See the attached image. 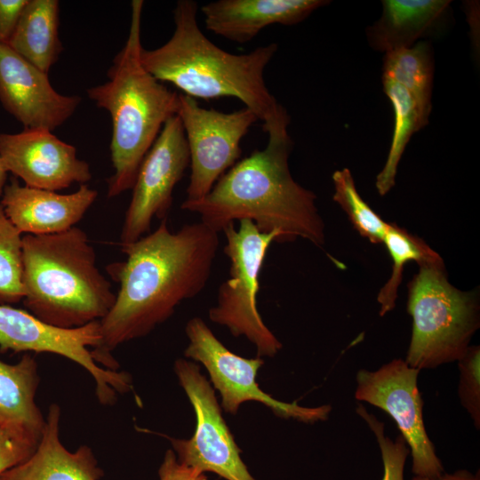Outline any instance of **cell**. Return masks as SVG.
<instances>
[{"instance_id":"21","label":"cell","mask_w":480,"mask_h":480,"mask_svg":"<svg viewBox=\"0 0 480 480\" xmlns=\"http://www.w3.org/2000/svg\"><path fill=\"white\" fill-rule=\"evenodd\" d=\"M38 385L34 356L26 354L14 364L0 360V422L41 436L45 419L35 401Z\"/></svg>"},{"instance_id":"6","label":"cell","mask_w":480,"mask_h":480,"mask_svg":"<svg viewBox=\"0 0 480 480\" xmlns=\"http://www.w3.org/2000/svg\"><path fill=\"white\" fill-rule=\"evenodd\" d=\"M408 284L412 336L405 362L418 370L458 362L480 326L478 298L448 280L444 260L418 265Z\"/></svg>"},{"instance_id":"4","label":"cell","mask_w":480,"mask_h":480,"mask_svg":"<svg viewBox=\"0 0 480 480\" xmlns=\"http://www.w3.org/2000/svg\"><path fill=\"white\" fill-rule=\"evenodd\" d=\"M144 2L131 3L127 40L113 60L108 81L87 89L88 97L111 117L110 156L114 174L108 180V196L132 188L146 154L164 123L177 115L179 94L155 78L142 65L141 15Z\"/></svg>"},{"instance_id":"33","label":"cell","mask_w":480,"mask_h":480,"mask_svg":"<svg viewBox=\"0 0 480 480\" xmlns=\"http://www.w3.org/2000/svg\"><path fill=\"white\" fill-rule=\"evenodd\" d=\"M8 172L0 158V196L3 194L4 188L5 187V182L7 180Z\"/></svg>"},{"instance_id":"27","label":"cell","mask_w":480,"mask_h":480,"mask_svg":"<svg viewBox=\"0 0 480 480\" xmlns=\"http://www.w3.org/2000/svg\"><path fill=\"white\" fill-rule=\"evenodd\" d=\"M356 412L367 423L376 437L383 463L381 480H404V465L410 454L405 440L401 435L395 440L387 436L384 424L373 414L368 412L362 404H357Z\"/></svg>"},{"instance_id":"11","label":"cell","mask_w":480,"mask_h":480,"mask_svg":"<svg viewBox=\"0 0 480 480\" xmlns=\"http://www.w3.org/2000/svg\"><path fill=\"white\" fill-rule=\"evenodd\" d=\"M177 116L190 158L186 200H198L236 163L242 153V139L259 119L246 107L224 113L202 108L196 99L185 94H179Z\"/></svg>"},{"instance_id":"1","label":"cell","mask_w":480,"mask_h":480,"mask_svg":"<svg viewBox=\"0 0 480 480\" xmlns=\"http://www.w3.org/2000/svg\"><path fill=\"white\" fill-rule=\"evenodd\" d=\"M219 245V233L201 221L172 232L167 219L153 232L122 245L126 260L108 268L119 290L100 321V344L91 350L97 364L118 370L111 356L116 347L148 335L183 300L198 295L210 279Z\"/></svg>"},{"instance_id":"5","label":"cell","mask_w":480,"mask_h":480,"mask_svg":"<svg viewBox=\"0 0 480 480\" xmlns=\"http://www.w3.org/2000/svg\"><path fill=\"white\" fill-rule=\"evenodd\" d=\"M23 303L38 319L61 328L100 321L116 300L96 252L79 228L22 236Z\"/></svg>"},{"instance_id":"23","label":"cell","mask_w":480,"mask_h":480,"mask_svg":"<svg viewBox=\"0 0 480 480\" xmlns=\"http://www.w3.org/2000/svg\"><path fill=\"white\" fill-rule=\"evenodd\" d=\"M382 85L393 108L394 127L386 162L376 176L375 187L380 196L387 195L395 186L397 168L411 137L424 128L411 92L390 79L382 78Z\"/></svg>"},{"instance_id":"17","label":"cell","mask_w":480,"mask_h":480,"mask_svg":"<svg viewBox=\"0 0 480 480\" xmlns=\"http://www.w3.org/2000/svg\"><path fill=\"white\" fill-rule=\"evenodd\" d=\"M325 0H218L201 7L206 28L236 43H247L273 24L296 25Z\"/></svg>"},{"instance_id":"7","label":"cell","mask_w":480,"mask_h":480,"mask_svg":"<svg viewBox=\"0 0 480 480\" xmlns=\"http://www.w3.org/2000/svg\"><path fill=\"white\" fill-rule=\"evenodd\" d=\"M234 223L222 232L223 248L229 260V277L218 289L216 304L209 319L228 329L235 337L244 336L254 345L257 356H275L282 343L263 322L258 308L259 276L270 244L281 241L279 232L262 233L249 220Z\"/></svg>"},{"instance_id":"12","label":"cell","mask_w":480,"mask_h":480,"mask_svg":"<svg viewBox=\"0 0 480 480\" xmlns=\"http://www.w3.org/2000/svg\"><path fill=\"white\" fill-rule=\"evenodd\" d=\"M419 372L400 358L376 371L361 369L356 376L355 398L381 409L396 421L410 449L414 476L437 478L444 469L425 428Z\"/></svg>"},{"instance_id":"28","label":"cell","mask_w":480,"mask_h":480,"mask_svg":"<svg viewBox=\"0 0 480 480\" xmlns=\"http://www.w3.org/2000/svg\"><path fill=\"white\" fill-rule=\"evenodd\" d=\"M460 381L458 395L461 405L480 428V347L469 346L466 354L458 361Z\"/></svg>"},{"instance_id":"29","label":"cell","mask_w":480,"mask_h":480,"mask_svg":"<svg viewBox=\"0 0 480 480\" xmlns=\"http://www.w3.org/2000/svg\"><path fill=\"white\" fill-rule=\"evenodd\" d=\"M39 438L23 427L0 422V475L28 459Z\"/></svg>"},{"instance_id":"16","label":"cell","mask_w":480,"mask_h":480,"mask_svg":"<svg viewBox=\"0 0 480 480\" xmlns=\"http://www.w3.org/2000/svg\"><path fill=\"white\" fill-rule=\"evenodd\" d=\"M0 204L20 234L53 235L78 223L98 196L86 184L71 194L34 188L13 180L5 185Z\"/></svg>"},{"instance_id":"2","label":"cell","mask_w":480,"mask_h":480,"mask_svg":"<svg viewBox=\"0 0 480 480\" xmlns=\"http://www.w3.org/2000/svg\"><path fill=\"white\" fill-rule=\"evenodd\" d=\"M173 20L174 31L165 44L141 50L144 68L158 81L171 83L194 99L236 98L263 122L268 140L288 136L290 116L264 79L277 44L259 46L244 54L222 50L201 30L193 0H179Z\"/></svg>"},{"instance_id":"30","label":"cell","mask_w":480,"mask_h":480,"mask_svg":"<svg viewBox=\"0 0 480 480\" xmlns=\"http://www.w3.org/2000/svg\"><path fill=\"white\" fill-rule=\"evenodd\" d=\"M201 474L179 462L172 449L166 451L158 469L159 480H197Z\"/></svg>"},{"instance_id":"24","label":"cell","mask_w":480,"mask_h":480,"mask_svg":"<svg viewBox=\"0 0 480 480\" xmlns=\"http://www.w3.org/2000/svg\"><path fill=\"white\" fill-rule=\"evenodd\" d=\"M382 244L389 253L393 267L389 278L377 295V300L380 306V316L392 311L396 306L404 268L407 262L415 261L419 265L443 260L422 239L396 224L389 223Z\"/></svg>"},{"instance_id":"15","label":"cell","mask_w":480,"mask_h":480,"mask_svg":"<svg viewBox=\"0 0 480 480\" xmlns=\"http://www.w3.org/2000/svg\"><path fill=\"white\" fill-rule=\"evenodd\" d=\"M0 102L25 129L52 132L75 113L81 98L56 92L47 73L0 44Z\"/></svg>"},{"instance_id":"25","label":"cell","mask_w":480,"mask_h":480,"mask_svg":"<svg viewBox=\"0 0 480 480\" xmlns=\"http://www.w3.org/2000/svg\"><path fill=\"white\" fill-rule=\"evenodd\" d=\"M332 199L345 212L356 231L372 244H382L389 223L384 221L362 198L348 168L336 170L332 176Z\"/></svg>"},{"instance_id":"14","label":"cell","mask_w":480,"mask_h":480,"mask_svg":"<svg viewBox=\"0 0 480 480\" xmlns=\"http://www.w3.org/2000/svg\"><path fill=\"white\" fill-rule=\"evenodd\" d=\"M0 158L8 172L34 188L57 191L92 179L90 165L77 157L76 148L46 130L0 133Z\"/></svg>"},{"instance_id":"26","label":"cell","mask_w":480,"mask_h":480,"mask_svg":"<svg viewBox=\"0 0 480 480\" xmlns=\"http://www.w3.org/2000/svg\"><path fill=\"white\" fill-rule=\"evenodd\" d=\"M22 273V236L0 204V304L23 299Z\"/></svg>"},{"instance_id":"10","label":"cell","mask_w":480,"mask_h":480,"mask_svg":"<svg viewBox=\"0 0 480 480\" xmlns=\"http://www.w3.org/2000/svg\"><path fill=\"white\" fill-rule=\"evenodd\" d=\"M174 372L195 412L196 428L188 439L166 436L177 460L201 473L212 472L225 480H256L241 458L222 416L215 390L197 363L179 358Z\"/></svg>"},{"instance_id":"9","label":"cell","mask_w":480,"mask_h":480,"mask_svg":"<svg viewBox=\"0 0 480 480\" xmlns=\"http://www.w3.org/2000/svg\"><path fill=\"white\" fill-rule=\"evenodd\" d=\"M101 341L100 321L77 328L49 324L31 313L0 304V349L13 352H47L62 356L84 367L93 378L97 398L102 404H113L116 394L132 389L126 372L100 366L92 349Z\"/></svg>"},{"instance_id":"8","label":"cell","mask_w":480,"mask_h":480,"mask_svg":"<svg viewBox=\"0 0 480 480\" xmlns=\"http://www.w3.org/2000/svg\"><path fill=\"white\" fill-rule=\"evenodd\" d=\"M188 340L184 350L187 359L200 363L206 369L214 390L220 396V406L225 412L236 414L248 401L261 403L278 418L313 424L327 420L332 412L330 404L316 407L286 403L264 392L256 378L264 364L261 357L245 358L231 352L214 335L200 317L189 319L185 327Z\"/></svg>"},{"instance_id":"19","label":"cell","mask_w":480,"mask_h":480,"mask_svg":"<svg viewBox=\"0 0 480 480\" xmlns=\"http://www.w3.org/2000/svg\"><path fill=\"white\" fill-rule=\"evenodd\" d=\"M378 20L366 29L372 48L384 53L408 48L431 32L447 13L449 0H383Z\"/></svg>"},{"instance_id":"13","label":"cell","mask_w":480,"mask_h":480,"mask_svg":"<svg viewBox=\"0 0 480 480\" xmlns=\"http://www.w3.org/2000/svg\"><path fill=\"white\" fill-rule=\"evenodd\" d=\"M189 163L185 132L175 115L164 123L139 168L121 230V246L148 234L154 218L166 219L173 189Z\"/></svg>"},{"instance_id":"3","label":"cell","mask_w":480,"mask_h":480,"mask_svg":"<svg viewBox=\"0 0 480 480\" xmlns=\"http://www.w3.org/2000/svg\"><path fill=\"white\" fill-rule=\"evenodd\" d=\"M290 136L268 140L262 150L236 162L204 197L180 205L197 213L200 221L216 231L236 220H249L262 233L279 232L281 241L297 238L322 248L324 223L316 204V194L292 176L288 159Z\"/></svg>"},{"instance_id":"18","label":"cell","mask_w":480,"mask_h":480,"mask_svg":"<svg viewBox=\"0 0 480 480\" xmlns=\"http://www.w3.org/2000/svg\"><path fill=\"white\" fill-rule=\"evenodd\" d=\"M60 408L52 404L34 452L0 475V480H100L103 471L92 449L69 452L60 438Z\"/></svg>"},{"instance_id":"22","label":"cell","mask_w":480,"mask_h":480,"mask_svg":"<svg viewBox=\"0 0 480 480\" xmlns=\"http://www.w3.org/2000/svg\"><path fill=\"white\" fill-rule=\"evenodd\" d=\"M382 78L395 81L411 92L423 126L428 125L434 78V54L430 43L420 40L411 47L385 53Z\"/></svg>"},{"instance_id":"31","label":"cell","mask_w":480,"mask_h":480,"mask_svg":"<svg viewBox=\"0 0 480 480\" xmlns=\"http://www.w3.org/2000/svg\"><path fill=\"white\" fill-rule=\"evenodd\" d=\"M27 0H0V44H7Z\"/></svg>"},{"instance_id":"32","label":"cell","mask_w":480,"mask_h":480,"mask_svg":"<svg viewBox=\"0 0 480 480\" xmlns=\"http://www.w3.org/2000/svg\"><path fill=\"white\" fill-rule=\"evenodd\" d=\"M412 480H480L479 472L472 474L467 469H460L452 474H443L437 478L414 476Z\"/></svg>"},{"instance_id":"34","label":"cell","mask_w":480,"mask_h":480,"mask_svg":"<svg viewBox=\"0 0 480 480\" xmlns=\"http://www.w3.org/2000/svg\"><path fill=\"white\" fill-rule=\"evenodd\" d=\"M197 480H208V478L205 476L204 474H201L199 477L197 478Z\"/></svg>"},{"instance_id":"20","label":"cell","mask_w":480,"mask_h":480,"mask_svg":"<svg viewBox=\"0 0 480 480\" xmlns=\"http://www.w3.org/2000/svg\"><path fill=\"white\" fill-rule=\"evenodd\" d=\"M57 0H27L7 43L26 60L48 74L62 52Z\"/></svg>"}]
</instances>
